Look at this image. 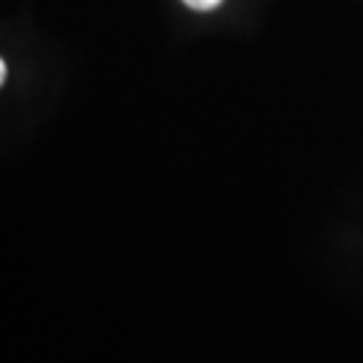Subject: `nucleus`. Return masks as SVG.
<instances>
[{"mask_svg": "<svg viewBox=\"0 0 363 363\" xmlns=\"http://www.w3.org/2000/svg\"><path fill=\"white\" fill-rule=\"evenodd\" d=\"M3 81H6V62L0 60V84H3Z\"/></svg>", "mask_w": 363, "mask_h": 363, "instance_id": "nucleus-2", "label": "nucleus"}, {"mask_svg": "<svg viewBox=\"0 0 363 363\" xmlns=\"http://www.w3.org/2000/svg\"><path fill=\"white\" fill-rule=\"evenodd\" d=\"M189 9H194V11H213V9H218L220 0H183Z\"/></svg>", "mask_w": 363, "mask_h": 363, "instance_id": "nucleus-1", "label": "nucleus"}]
</instances>
